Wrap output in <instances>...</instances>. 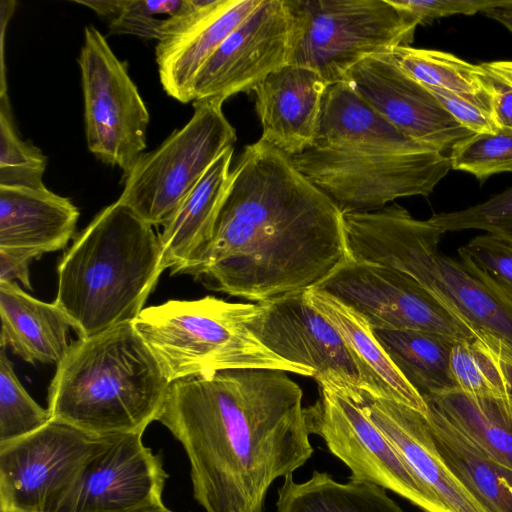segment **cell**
<instances>
[{
  "label": "cell",
  "mask_w": 512,
  "mask_h": 512,
  "mask_svg": "<svg viewBox=\"0 0 512 512\" xmlns=\"http://www.w3.org/2000/svg\"><path fill=\"white\" fill-rule=\"evenodd\" d=\"M302 398L282 370H224L170 383L157 421L184 448L205 512H263L271 484L312 456Z\"/></svg>",
  "instance_id": "obj_1"
},
{
  "label": "cell",
  "mask_w": 512,
  "mask_h": 512,
  "mask_svg": "<svg viewBox=\"0 0 512 512\" xmlns=\"http://www.w3.org/2000/svg\"><path fill=\"white\" fill-rule=\"evenodd\" d=\"M348 259L342 212L290 156L259 139L231 171L195 278L264 303L318 287Z\"/></svg>",
  "instance_id": "obj_2"
},
{
  "label": "cell",
  "mask_w": 512,
  "mask_h": 512,
  "mask_svg": "<svg viewBox=\"0 0 512 512\" xmlns=\"http://www.w3.org/2000/svg\"><path fill=\"white\" fill-rule=\"evenodd\" d=\"M290 158L342 214L428 196L451 169L448 156L402 133L346 81L328 86L312 144Z\"/></svg>",
  "instance_id": "obj_3"
},
{
  "label": "cell",
  "mask_w": 512,
  "mask_h": 512,
  "mask_svg": "<svg viewBox=\"0 0 512 512\" xmlns=\"http://www.w3.org/2000/svg\"><path fill=\"white\" fill-rule=\"evenodd\" d=\"M154 226L118 200L74 238L57 268L54 303L81 338L133 322L162 272Z\"/></svg>",
  "instance_id": "obj_4"
},
{
  "label": "cell",
  "mask_w": 512,
  "mask_h": 512,
  "mask_svg": "<svg viewBox=\"0 0 512 512\" xmlns=\"http://www.w3.org/2000/svg\"><path fill=\"white\" fill-rule=\"evenodd\" d=\"M169 386L133 322H125L70 343L49 385L48 410L95 436L143 434Z\"/></svg>",
  "instance_id": "obj_5"
},
{
  "label": "cell",
  "mask_w": 512,
  "mask_h": 512,
  "mask_svg": "<svg viewBox=\"0 0 512 512\" xmlns=\"http://www.w3.org/2000/svg\"><path fill=\"white\" fill-rule=\"evenodd\" d=\"M257 311V303L205 296L146 307L133 324L170 383L233 369H273L313 377V370L280 358L255 337L248 324Z\"/></svg>",
  "instance_id": "obj_6"
},
{
  "label": "cell",
  "mask_w": 512,
  "mask_h": 512,
  "mask_svg": "<svg viewBox=\"0 0 512 512\" xmlns=\"http://www.w3.org/2000/svg\"><path fill=\"white\" fill-rule=\"evenodd\" d=\"M290 20L288 64L345 82L363 59L410 46L418 24L388 0H284Z\"/></svg>",
  "instance_id": "obj_7"
},
{
  "label": "cell",
  "mask_w": 512,
  "mask_h": 512,
  "mask_svg": "<svg viewBox=\"0 0 512 512\" xmlns=\"http://www.w3.org/2000/svg\"><path fill=\"white\" fill-rule=\"evenodd\" d=\"M190 120L155 150L143 153L124 178L118 201L152 226L163 225L213 162L237 137L223 101L196 100Z\"/></svg>",
  "instance_id": "obj_8"
},
{
  "label": "cell",
  "mask_w": 512,
  "mask_h": 512,
  "mask_svg": "<svg viewBox=\"0 0 512 512\" xmlns=\"http://www.w3.org/2000/svg\"><path fill=\"white\" fill-rule=\"evenodd\" d=\"M78 64L87 147L102 162L119 167L125 178L146 149V105L126 63L94 26L84 29Z\"/></svg>",
  "instance_id": "obj_9"
},
{
  "label": "cell",
  "mask_w": 512,
  "mask_h": 512,
  "mask_svg": "<svg viewBox=\"0 0 512 512\" xmlns=\"http://www.w3.org/2000/svg\"><path fill=\"white\" fill-rule=\"evenodd\" d=\"M310 434L350 470V480L366 481L405 498L424 512H452L415 474L353 399L327 385L304 408Z\"/></svg>",
  "instance_id": "obj_10"
},
{
  "label": "cell",
  "mask_w": 512,
  "mask_h": 512,
  "mask_svg": "<svg viewBox=\"0 0 512 512\" xmlns=\"http://www.w3.org/2000/svg\"><path fill=\"white\" fill-rule=\"evenodd\" d=\"M98 436L60 420L0 445V507L55 512Z\"/></svg>",
  "instance_id": "obj_11"
},
{
  "label": "cell",
  "mask_w": 512,
  "mask_h": 512,
  "mask_svg": "<svg viewBox=\"0 0 512 512\" xmlns=\"http://www.w3.org/2000/svg\"><path fill=\"white\" fill-rule=\"evenodd\" d=\"M142 436H98L55 512H138L163 505L168 474Z\"/></svg>",
  "instance_id": "obj_12"
},
{
  "label": "cell",
  "mask_w": 512,
  "mask_h": 512,
  "mask_svg": "<svg viewBox=\"0 0 512 512\" xmlns=\"http://www.w3.org/2000/svg\"><path fill=\"white\" fill-rule=\"evenodd\" d=\"M319 288L359 312L374 329L419 330L452 341L479 338L410 277L348 259Z\"/></svg>",
  "instance_id": "obj_13"
},
{
  "label": "cell",
  "mask_w": 512,
  "mask_h": 512,
  "mask_svg": "<svg viewBox=\"0 0 512 512\" xmlns=\"http://www.w3.org/2000/svg\"><path fill=\"white\" fill-rule=\"evenodd\" d=\"M257 304L248 328L266 348L313 370L318 385L359 400L363 388L357 365L342 336L310 304L306 292Z\"/></svg>",
  "instance_id": "obj_14"
},
{
  "label": "cell",
  "mask_w": 512,
  "mask_h": 512,
  "mask_svg": "<svg viewBox=\"0 0 512 512\" xmlns=\"http://www.w3.org/2000/svg\"><path fill=\"white\" fill-rule=\"evenodd\" d=\"M290 20L284 0H262L198 72L192 102L251 92L288 64Z\"/></svg>",
  "instance_id": "obj_15"
},
{
  "label": "cell",
  "mask_w": 512,
  "mask_h": 512,
  "mask_svg": "<svg viewBox=\"0 0 512 512\" xmlns=\"http://www.w3.org/2000/svg\"><path fill=\"white\" fill-rule=\"evenodd\" d=\"M346 82L378 115L435 151L443 153L473 134L398 64L392 52L363 59L349 71Z\"/></svg>",
  "instance_id": "obj_16"
},
{
  "label": "cell",
  "mask_w": 512,
  "mask_h": 512,
  "mask_svg": "<svg viewBox=\"0 0 512 512\" xmlns=\"http://www.w3.org/2000/svg\"><path fill=\"white\" fill-rule=\"evenodd\" d=\"M261 1L189 0L182 12L168 18L155 49L164 91L179 102H192L200 69Z\"/></svg>",
  "instance_id": "obj_17"
},
{
  "label": "cell",
  "mask_w": 512,
  "mask_h": 512,
  "mask_svg": "<svg viewBox=\"0 0 512 512\" xmlns=\"http://www.w3.org/2000/svg\"><path fill=\"white\" fill-rule=\"evenodd\" d=\"M415 474L452 512H489L440 454L426 417L403 403L362 391L355 401Z\"/></svg>",
  "instance_id": "obj_18"
},
{
  "label": "cell",
  "mask_w": 512,
  "mask_h": 512,
  "mask_svg": "<svg viewBox=\"0 0 512 512\" xmlns=\"http://www.w3.org/2000/svg\"><path fill=\"white\" fill-rule=\"evenodd\" d=\"M328 86L317 72L302 66L287 64L269 74L254 90L259 139L290 157L307 149Z\"/></svg>",
  "instance_id": "obj_19"
},
{
  "label": "cell",
  "mask_w": 512,
  "mask_h": 512,
  "mask_svg": "<svg viewBox=\"0 0 512 512\" xmlns=\"http://www.w3.org/2000/svg\"><path fill=\"white\" fill-rule=\"evenodd\" d=\"M233 146L208 168L162 225V268L196 277L211 242L214 225L230 181Z\"/></svg>",
  "instance_id": "obj_20"
},
{
  "label": "cell",
  "mask_w": 512,
  "mask_h": 512,
  "mask_svg": "<svg viewBox=\"0 0 512 512\" xmlns=\"http://www.w3.org/2000/svg\"><path fill=\"white\" fill-rule=\"evenodd\" d=\"M306 296L342 336L357 365L363 391L426 414L428 406L424 398L403 377L359 312L319 288L306 291Z\"/></svg>",
  "instance_id": "obj_21"
},
{
  "label": "cell",
  "mask_w": 512,
  "mask_h": 512,
  "mask_svg": "<svg viewBox=\"0 0 512 512\" xmlns=\"http://www.w3.org/2000/svg\"><path fill=\"white\" fill-rule=\"evenodd\" d=\"M79 216L69 198L45 186H0V247L62 250L74 238Z\"/></svg>",
  "instance_id": "obj_22"
},
{
  "label": "cell",
  "mask_w": 512,
  "mask_h": 512,
  "mask_svg": "<svg viewBox=\"0 0 512 512\" xmlns=\"http://www.w3.org/2000/svg\"><path fill=\"white\" fill-rule=\"evenodd\" d=\"M1 347H10L24 361L56 364L66 355L72 327L53 302L38 300L16 282H0Z\"/></svg>",
  "instance_id": "obj_23"
},
{
  "label": "cell",
  "mask_w": 512,
  "mask_h": 512,
  "mask_svg": "<svg viewBox=\"0 0 512 512\" xmlns=\"http://www.w3.org/2000/svg\"><path fill=\"white\" fill-rule=\"evenodd\" d=\"M425 414L436 446L457 478L489 512H512V473L499 465L426 402Z\"/></svg>",
  "instance_id": "obj_24"
},
{
  "label": "cell",
  "mask_w": 512,
  "mask_h": 512,
  "mask_svg": "<svg viewBox=\"0 0 512 512\" xmlns=\"http://www.w3.org/2000/svg\"><path fill=\"white\" fill-rule=\"evenodd\" d=\"M488 456L512 473V399L452 389L424 398Z\"/></svg>",
  "instance_id": "obj_25"
},
{
  "label": "cell",
  "mask_w": 512,
  "mask_h": 512,
  "mask_svg": "<svg viewBox=\"0 0 512 512\" xmlns=\"http://www.w3.org/2000/svg\"><path fill=\"white\" fill-rule=\"evenodd\" d=\"M277 495L276 512H405L381 486L317 470L304 482L286 476Z\"/></svg>",
  "instance_id": "obj_26"
},
{
  "label": "cell",
  "mask_w": 512,
  "mask_h": 512,
  "mask_svg": "<svg viewBox=\"0 0 512 512\" xmlns=\"http://www.w3.org/2000/svg\"><path fill=\"white\" fill-rule=\"evenodd\" d=\"M372 329L397 369L423 398L456 389L449 368L454 341L426 331Z\"/></svg>",
  "instance_id": "obj_27"
},
{
  "label": "cell",
  "mask_w": 512,
  "mask_h": 512,
  "mask_svg": "<svg viewBox=\"0 0 512 512\" xmlns=\"http://www.w3.org/2000/svg\"><path fill=\"white\" fill-rule=\"evenodd\" d=\"M392 54L426 88L452 92L490 112L491 77L481 64H472L451 53L411 46H399Z\"/></svg>",
  "instance_id": "obj_28"
},
{
  "label": "cell",
  "mask_w": 512,
  "mask_h": 512,
  "mask_svg": "<svg viewBox=\"0 0 512 512\" xmlns=\"http://www.w3.org/2000/svg\"><path fill=\"white\" fill-rule=\"evenodd\" d=\"M493 341L476 338L453 343L449 368L456 389L481 397L511 398Z\"/></svg>",
  "instance_id": "obj_29"
},
{
  "label": "cell",
  "mask_w": 512,
  "mask_h": 512,
  "mask_svg": "<svg viewBox=\"0 0 512 512\" xmlns=\"http://www.w3.org/2000/svg\"><path fill=\"white\" fill-rule=\"evenodd\" d=\"M93 10L110 31L159 41L169 17L182 12L189 0H74Z\"/></svg>",
  "instance_id": "obj_30"
},
{
  "label": "cell",
  "mask_w": 512,
  "mask_h": 512,
  "mask_svg": "<svg viewBox=\"0 0 512 512\" xmlns=\"http://www.w3.org/2000/svg\"><path fill=\"white\" fill-rule=\"evenodd\" d=\"M51 419L48 409L41 407L26 391L14 372L13 365L0 351V445L25 437L46 425Z\"/></svg>",
  "instance_id": "obj_31"
},
{
  "label": "cell",
  "mask_w": 512,
  "mask_h": 512,
  "mask_svg": "<svg viewBox=\"0 0 512 512\" xmlns=\"http://www.w3.org/2000/svg\"><path fill=\"white\" fill-rule=\"evenodd\" d=\"M47 157L17 134L7 94L0 95V186L40 188Z\"/></svg>",
  "instance_id": "obj_32"
},
{
  "label": "cell",
  "mask_w": 512,
  "mask_h": 512,
  "mask_svg": "<svg viewBox=\"0 0 512 512\" xmlns=\"http://www.w3.org/2000/svg\"><path fill=\"white\" fill-rule=\"evenodd\" d=\"M448 157L451 169L470 173L480 182L512 172V130L471 134L457 141Z\"/></svg>",
  "instance_id": "obj_33"
},
{
  "label": "cell",
  "mask_w": 512,
  "mask_h": 512,
  "mask_svg": "<svg viewBox=\"0 0 512 512\" xmlns=\"http://www.w3.org/2000/svg\"><path fill=\"white\" fill-rule=\"evenodd\" d=\"M460 261L473 274L512 301V241L482 234L458 249Z\"/></svg>",
  "instance_id": "obj_34"
},
{
  "label": "cell",
  "mask_w": 512,
  "mask_h": 512,
  "mask_svg": "<svg viewBox=\"0 0 512 512\" xmlns=\"http://www.w3.org/2000/svg\"><path fill=\"white\" fill-rule=\"evenodd\" d=\"M428 220L443 233L475 229L512 241V186L484 202Z\"/></svg>",
  "instance_id": "obj_35"
},
{
  "label": "cell",
  "mask_w": 512,
  "mask_h": 512,
  "mask_svg": "<svg viewBox=\"0 0 512 512\" xmlns=\"http://www.w3.org/2000/svg\"><path fill=\"white\" fill-rule=\"evenodd\" d=\"M418 25L453 15H474L494 9H511L512 0H388Z\"/></svg>",
  "instance_id": "obj_36"
},
{
  "label": "cell",
  "mask_w": 512,
  "mask_h": 512,
  "mask_svg": "<svg viewBox=\"0 0 512 512\" xmlns=\"http://www.w3.org/2000/svg\"><path fill=\"white\" fill-rule=\"evenodd\" d=\"M427 89L444 110L471 133H495L500 129L491 113L475 102L443 89Z\"/></svg>",
  "instance_id": "obj_37"
},
{
  "label": "cell",
  "mask_w": 512,
  "mask_h": 512,
  "mask_svg": "<svg viewBox=\"0 0 512 512\" xmlns=\"http://www.w3.org/2000/svg\"><path fill=\"white\" fill-rule=\"evenodd\" d=\"M44 252L27 247H0V282L20 281L31 290L30 264Z\"/></svg>",
  "instance_id": "obj_38"
},
{
  "label": "cell",
  "mask_w": 512,
  "mask_h": 512,
  "mask_svg": "<svg viewBox=\"0 0 512 512\" xmlns=\"http://www.w3.org/2000/svg\"><path fill=\"white\" fill-rule=\"evenodd\" d=\"M489 75L491 77L490 113L499 128L512 130V86L490 73Z\"/></svg>",
  "instance_id": "obj_39"
},
{
  "label": "cell",
  "mask_w": 512,
  "mask_h": 512,
  "mask_svg": "<svg viewBox=\"0 0 512 512\" xmlns=\"http://www.w3.org/2000/svg\"><path fill=\"white\" fill-rule=\"evenodd\" d=\"M495 352L499 358L500 365L505 374L509 394L512 399V348L502 341L493 344Z\"/></svg>",
  "instance_id": "obj_40"
},
{
  "label": "cell",
  "mask_w": 512,
  "mask_h": 512,
  "mask_svg": "<svg viewBox=\"0 0 512 512\" xmlns=\"http://www.w3.org/2000/svg\"><path fill=\"white\" fill-rule=\"evenodd\" d=\"M481 65L491 75L512 86V61H492Z\"/></svg>",
  "instance_id": "obj_41"
},
{
  "label": "cell",
  "mask_w": 512,
  "mask_h": 512,
  "mask_svg": "<svg viewBox=\"0 0 512 512\" xmlns=\"http://www.w3.org/2000/svg\"><path fill=\"white\" fill-rule=\"evenodd\" d=\"M484 15L497 21L512 33V8L494 9L484 12Z\"/></svg>",
  "instance_id": "obj_42"
},
{
  "label": "cell",
  "mask_w": 512,
  "mask_h": 512,
  "mask_svg": "<svg viewBox=\"0 0 512 512\" xmlns=\"http://www.w3.org/2000/svg\"><path fill=\"white\" fill-rule=\"evenodd\" d=\"M138 512H174V511L170 510L163 504V505H160L157 507L145 509V510L138 511Z\"/></svg>",
  "instance_id": "obj_43"
},
{
  "label": "cell",
  "mask_w": 512,
  "mask_h": 512,
  "mask_svg": "<svg viewBox=\"0 0 512 512\" xmlns=\"http://www.w3.org/2000/svg\"><path fill=\"white\" fill-rule=\"evenodd\" d=\"M0 512H28V511L19 510V509H13V508L0 507Z\"/></svg>",
  "instance_id": "obj_44"
}]
</instances>
